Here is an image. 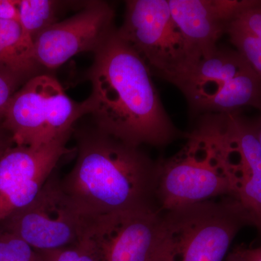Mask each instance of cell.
I'll list each match as a JSON object with an SVG mask.
<instances>
[{"label":"cell","mask_w":261,"mask_h":261,"mask_svg":"<svg viewBox=\"0 0 261 261\" xmlns=\"http://www.w3.org/2000/svg\"><path fill=\"white\" fill-rule=\"evenodd\" d=\"M148 65L116 28L94 53L87 78L96 128L130 145L163 147L183 134L166 112Z\"/></svg>","instance_id":"obj_1"},{"label":"cell","mask_w":261,"mask_h":261,"mask_svg":"<svg viewBox=\"0 0 261 261\" xmlns=\"http://www.w3.org/2000/svg\"><path fill=\"white\" fill-rule=\"evenodd\" d=\"M77 159L61 186L81 212L97 216L118 211H161L159 164L141 147L97 128L79 130Z\"/></svg>","instance_id":"obj_2"},{"label":"cell","mask_w":261,"mask_h":261,"mask_svg":"<svg viewBox=\"0 0 261 261\" xmlns=\"http://www.w3.org/2000/svg\"><path fill=\"white\" fill-rule=\"evenodd\" d=\"M225 114L200 116L186 143L158 161L157 201L161 211L219 197H233L224 147Z\"/></svg>","instance_id":"obj_3"},{"label":"cell","mask_w":261,"mask_h":261,"mask_svg":"<svg viewBox=\"0 0 261 261\" xmlns=\"http://www.w3.org/2000/svg\"><path fill=\"white\" fill-rule=\"evenodd\" d=\"M249 225L250 214L231 197L161 211L150 261H223Z\"/></svg>","instance_id":"obj_4"},{"label":"cell","mask_w":261,"mask_h":261,"mask_svg":"<svg viewBox=\"0 0 261 261\" xmlns=\"http://www.w3.org/2000/svg\"><path fill=\"white\" fill-rule=\"evenodd\" d=\"M163 80L181 92L195 116L228 114L245 106L261 111V80L237 50L218 46Z\"/></svg>","instance_id":"obj_5"},{"label":"cell","mask_w":261,"mask_h":261,"mask_svg":"<svg viewBox=\"0 0 261 261\" xmlns=\"http://www.w3.org/2000/svg\"><path fill=\"white\" fill-rule=\"evenodd\" d=\"M88 98L75 102L55 77L42 73L27 82L10 101L3 126L15 145L37 147L70 135L79 119L90 113Z\"/></svg>","instance_id":"obj_6"},{"label":"cell","mask_w":261,"mask_h":261,"mask_svg":"<svg viewBox=\"0 0 261 261\" xmlns=\"http://www.w3.org/2000/svg\"><path fill=\"white\" fill-rule=\"evenodd\" d=\"M87 217L51 174L28 205L0 222L36 250L63 248L80 243Z\"/></svg>","instance_id":"obj_7"},{"label":"cell","mask_w":261,"mask_h":261,"mask_svg":"<svg viewBox=\"0 0 261 261\" xmlns=\"http://www.w3.org/2000/svg\"><path fill=\"white\" fill-rule=\"evenodd\" d=\"M118 33L161 80L185 68L187 47L175 23L168 0L126 1Z\"/></svg>","instance_id":"obj_8"},{"label":"cell","mask_w":261,"mask_h":261,"mask_svg":"<svg viewBox=\"0 0 261 261\" xmlns=\"http://www.w3.org/2000/svg\"><path fill=\"white\" fill-rule=\"evenodd\" d=\"M161 211L88 216L80 241L100 261H150Z\"/></svg>","instance_id":"obj_9"},{"label":"cell","mask_w":261,"mask_h":261,"mask_svg":"<svg viewBox=\"0 0 261 261\" xmlns=\"http://www.w3.org/2000/svg\"><path fill=\"white\" fill-rule=\"evenodd\" d=\"M114 18L109 3L87 2L78 13L38 36L34 42L38 63L45 70H53L80 53H95L116 29Z\"/></svg>","instance_id":"obj_10"},{"label":"cell","mask_w":261,"mask_h":261,"mask_svg":"<svg viewBox=\"0 0 261 261\" xmlns=\"http://www.w3.org/2000/svg\"><path fill=\"white\" fill-rule=\"evenodd\" d=\"M70 135L40 146L15 145L0 159V222L30 204L67 152Z\"/></svg>","instance_id":"obj_11"},{"label":"cell","mask_w":261,"mask_h":261,"mask_svg":"<svg viewBox=\"0 0 261 261\" xmlns=\"http://www.w3.org/2000/svg\"><path fill=\"white\" fill-rule=\"evenodd\" d=\"M224 147L233 198L261 232V148L255 124L237 113L225 114Z\"/></svg>","instance_id":"obj_12"},{"label":"cell","mask_w":261,"mask_h":261,"mask_svg":"<svg viewBox=\"0 0 261 261\" xmlns=\"http://www.w3.org/2000/svg\"><path fill=\"white\" fill-rule=\"evenodd\" d=\"M168 4L186 44V68L218 47L228 24L251 0H168Z\"/></svg>","instance_id":"obj_13"},{"label":"cell","mask_w":261,"mask_h":261,"mask_svg":"<svg viewBox=\"0 0 261 261\" xmlns=\"http://www.w3.org/2000/svg\"><path fill=\"white\" fill-rule=\"evenodd\" d=\"M44 70L36 58L34 42L20 23L0 20V75L19 89Z\"/></svg>","instance_id":"obj_14"},{"label":"cell","mask_w":261,"mask_h":261,"mask_svg":"<svg viewBox=\"0 0 261 261\" xmlns=\"http://www.w3.org/2000/svg\"><path fill=\"white\" fill-rule=\"evenodd\" d=\"M65 2L56 0H18L19 23L33 42L38 36L58 22Z\"/></svg>","instance_id":"obj_15"},{"label":"cell","mask_w":261,"mask_h":261,"mask_svg":"<svg viewBox=\"0 0 261 261\" xmlns=\"http://www.w3.org/2000/svg\"><path fill=\"white\" fill-rule=\"evenodd\" d=\"M226 34L236 50L261 80L260 39L231 23L228 24Z\"/></svg>","instance_id":"obj_16"},{"label":"cell","mask_w":261,"mask_h":261,"mask_svg":"<svg viewBox=\"0 0 261 261\" xmlns=\"http://www.w3.org/2000/svg\"><path fill=\"white\" fill-rule=\"evenodd\" d=\"M0 261H42L37 250L0 226Z\"/></svg>","instance_id":"obj_17"},{"label":"cell","mask_w":261,"mask_h":261,"mask_svg":"<svg viewBox=\"0 0 261 261\" xmlns=\"http://www.w3.org/2000/svg\"><path fill=\"white\" fill-rule=\"evenodd\" d=\"M37 251L42 261H100L92 250L80 243L56 250Z\"/></svg>","instance_id":"obj_18"},{"label":"cell","mask_w":261,"mask_h":261,"mask_svg":"<svg viewBox=\"0 0 261 261\" xmlns=\"http://www.w3.org/2000/svg\"><path fill=\"white\" fill-rule=\"evenodd\" d=\"M261 40V1H253L230 22Z\"/></svg>","instance_id":"obj_19"},{"label":"cell","mask_w":261,"mask_h":261,"mask_svg":"<svg viewBox=\"0 0 261 261\" xmlns=\"http://www.w3.org/2000/svg\"><path fill=\"white\" fill-rule=\"evenodd\" d=\"M18 89L0 75V122L4 119L10 101Z\"/></svg>","instance_id":"obj_20"},{"label":"cell","mask_w":261,"mask_h":261,"mask_svg":"<svg viewBox=\"0 0 261 261\" xmlns=\"http://www.w3.org/2000/svg\"><path fill=\"white\" fill-rule=\"evenodd\" d=\"M18 0H0V20L19 22Z\"/></svg>","instance_id":"obj_21"},{"label":"cell","mask_w":261,"mask_h":261,"mask_svg":"<svg viewBox=\"0 0 261 261\" xmlns=\"http://www.w3.org/2000/svg\"><path fill=\"white\" fill-rule=\"evenodd\" d=\"M15 145L13 136L0 122V159L11 147Z\"/></svg>","instance_id":"obj_22"},{"label":"cell","mask_w":261,"mask_h":261,"mask_svg":"<svg viewBox=\"0 0 261 261\" xmlns=\"http://www.w3.org/2000/svg\"><path fill=\"white\" fill-rule=\"evenodd\" d=\"M240 248L245 261H261V246L255 248L240 247Z\"/></svg>","instance_id":"obj_23"},{"label":"cell","mask_w":261,"mask_h":261,"mask_svg":"<svg viewBox=\"0 0 261 261\" xmlns=\"http://www.w3.org/2000/svg\"><path fill=\"white\" fill-rule=\"evenodd\" d=\"M226 261H245L240 251V247L233 250L232 252L228 254L226 257Z\"/></svg>","instance_id":"obj_24"},{"label":"cell","mask_w":261,"mask_h":261,"mask_svg":"<svg viewBox=\"0 0 261 261\" xmlns=\"http://www.w3.org/2000/svg\"><path fill=\"white\" fill-rule=\"evenodd\" d=\"M255 129H256L257 138H258L259 143H260L261 148V118L256 123H255Z\"/></svg>","instance_id":"obj_25"}]
</instances>
